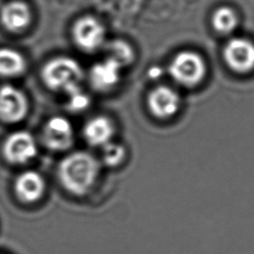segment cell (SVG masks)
Returning a JSON list of instances; mask_svg holds the SVG:
<instances>
[{
    "instance_id": "obj_6",
    "label": "cell",
    "mask_w": 254,
    "mask_h": 254,
    "mask_svg": "<svg viewBox=\"0 0 254 254\" xmlns=\"http://www.w3.org/2000/svg\"><path fill=\"white\" fill-rule=\"evenodd\" d=\"M35 138L27 131H17L10 134L3 145V155L11 164H25L37 154Z\"/></svg>"
},
{
    "instance_id": "obj_1",
    "label": "cell",
    "mask_w": 254,
    "mask_h": 254,
    "mask_svg": "<svg viewBox=\"0 0 254 254\" xmlns=\"http://www.w3.org/2000/svg\"><path fill=\"white\" fill-rule=\"evenodd\" d=\"M99 173L98 161L87 152H74L62 160L58 175L63 187L72 194H85Z\"/></svg>"
},
{
    "instance_id": "obj_2",
    "label": "cell",
    "mask_w": 254,
    "mask_h": 254,
    "mask_svg": "<svg viewBox=\"0 0 254 254\" xmlns=\"http://www.w3.org/2000/svg\"><path fill=\"white\" fill-rule=\"evenodd\" d=\"M42 77L48 87L54 90L68 93L80 87L83 77L80 64L73 59L59 57L49 61L42 69Z\"/></svg>"
},
{
    "instance_id": "obj_10",
    "label": "cell",
    "mask_w": 254,
    "mask_h": 254,
    "mask_svg": "<svg viewBox=\"0 0 254 254\" xmlns=\"http://www.w3.org/2000/svg\"><path fill=\"white\" fill-rule=\"evenodd\" d=\"M32 12L29 5L21 0L6 2L0 9V22L11 32H20L29 26Z\"/></svg>"
},
{
    "instance_id": "obj_11",
    "label": "cell",
    "mask_w": 254,
    "mask_h": 254,
    "mask_svg": "<svg viewBox=\"0 0 254 254\" xmlns=\"http://www.w3.org/2000/svg\"><path fill=\"white\" fill-rule=\"evenodd\" d=\"M121 68L122 66L115 61L106 58L102 62L91 66L89 71V81L95 89L99 91H107L118 83Z\"/></svg>"
},
{
    "instance_id": "obj_5",
    "label": "cell",
    "mask_w": 254,
    "mask_h": 254,
    "mask_svg": "<svg viewBox=\"0 0 254 254\" xmlns=\"http://www.w3.org/2000/svg\"><path fill=\"white\" fill-rule=\"evenodd\" d=\"M223 58L234 71L249 72L254 69V43L247 38H232L223 49Z\"/></svg>"
},
{
    "instance_id": "obj_12",
    "label": "cell",
    "mask_w": 254,
    "mask_h": 254,
    "mask_svg": "<svg viewBox=\"0 0 254 254\" xmlns=\"http://www.w3.org/2000/svg\"><path fill=\"white\" fill-rule=\"evenodd\" d=\"M45 191V181L43 177L34 171L22 173L15 182V192L24 202H35L39 200Z\"/></svg>"
},
{
    "instance_id": "obj_9",
    "label": "cell",
    "mask_w": 254,
    "mask_h": 254,
    "mask_svg": "<svg viewBox=\"0 0 254 254\" xmlns=\"http://www.w3.org/2000/svg\"><path fill=\"white\" fill-rule=\"evenodd\" d=\"M148 106L156 117L170 118L179 111L181 107V96L175 88L160 85L150 92Z\"/></svg>"
},
{
    "instance_id": "obj_14",
    "label": "cell",
    "mask_w": 254,
    "mask_h": 254,
    "mask_svg": "<svg viewBox=\"0 0 254 254\" xmlns=\"http://www.w3.org/2000/svg\"><path fill=\"white\" fill-rule=\"evenodd\" d=\"M24 57L10 48L0 49V76L12 77L22 74L26 69Z\"/></svg>"
},
{
    "instance_id": "obj_16",
    "label": "cell",
    "mask_w": 254,
    "mask_h": 254,
    "mask_svg": "<svg viewBox=\"0 0 254 254\" xmlns=\"http://www.w3.org/2000/svg\"><path fill=\"white\" fill-rule=\"evenodd\" d=\"M107 58L112 59L122 67L132 63L134 52L132 47L122 40H114L106 45Z\"/></svg>"
},
{
    "instance_id": "obj_7",
    "label": "cell",
    "mask_w": 254,
    "mask_h": 254,
    "mask_svg": "<svg viewBox=\"0 0 254 254\" xmlns=\"http://www.w3.org/2000/svg\"><path fill=\"white\" fill-rule=\"evenodd\" d=\"M29 103L19 88L5 84L0 87V119L6 123L21 121L27 114Z\"/></svg>"
},
{
    "instance_id": "obj_13",
    "label": "cell",
    "mask_w": 254,
    "mask_h": 254,
    "mask_svg": "<svg viewBox=\"0 0 254 254\" xmlns=\"http://www.w3.org/2000/svg\"><path fill=\"white\" fill-rule=\"evenodd\" d=\"M114 133L111 120L105 116H95L88 120L83 128V136L92 146H104L110 142Z\"/></svg>"
},
{
    "instance_id": "obj_15",
    "label": "cell",
    "mask_w": 254,
    "mask_h": 254,
    "mask_svg": "<svg viewBox=\"0 0 254 254\" xmlns=\"http://www.w3.org/2000/svg\"><path fill=\"white\" fill-rule=\"evenodd\" d=\"M238 15L230 6H219L216 8L211 17L213 28L222 35L231 34L238 26Z\"/></svg>"
},
{
    "instance_id": "obj_17",
    "label": "cell",
    "mask_w": 254,
    "mask_h": 254,
    "mask_svg": "<svg viewBox=\"0 0 254 254\" xmlns=\"http://www.w3.org/2000/svg\"><path fill=\"white\" fill-rule=\"evenodd\" d=\"M124 157L125 149L122 145L109 142L103 146L102 160L105 165L115 167L124 160Z\"/></svg>"
},
{
    "instance_id": "obj_19",
    "label": "cell",
    "mask_w": 254,
    "mask_h": 254,
    "mask_svg": "<svg viewBox=\"0 0 254 254\" xmlns=\"http://www.w3.org/2000/svg\"><path fill=\"white\" fill-rule=\"evenodd\" d=\"M149 76L153 77V78H158L161 76V68L158 66H154L152 68H150L149 70Z\"/></svg>"
},
{
    "instance_id": "obj_4",
    "label": "cell",
    "mask_w": 254,
    "mask_h": 254,
    "mask_svg": "<svg viewBox=\"0 0 254 254\" xmlns=\"http://www.w3.org/2000/svg\"><path fill=\"white\" fill-rule=\"evenodd\" d=\"M72 37L75 44L85 52H94L104 45L105 28L93 16L78 18L72 26Z\"/></svg>"
},
{
    "instance_id": "obj_3",
    "label": "cell",
    "mask_w": 254,
    "mask_h": 254,
    "mask_svg": "<svg viewBox=\"0 0 254 254\" xmlns=\"http://www.w3.org/2000/svg\"><path fill=\"white\" fill-rule=\"evenodd\" d=\"M172 78L187 87L197 85L205 76L206 64L203 58L193 51H182L177 54L169 65Z\"/></svg>"
},
{
    "instance_id": "obj_8",
    "label": "cell",
    "mask_w": 254,
    "mask_h": 254,
    "mask_svg": "<svg viewBox=\"0 0 254 254\" xmlns=\"http://www.w3.org/2000/svg\"><path fill=\"white\" fill-rule=\"evenodd\" d=\"M43 140L48 148L55 151H64L73 143V128L64 117H52L43 130Z\"/></svg>"
},
{
    "instance_id": "obj_18",
    "label": "cell",
    "mask_w": 254,
    "mask_h": 254,
    "mask_svg": "<svg viewBox=\"0 0 254 254\" xmlns=\"http://www.w3.org/2000/svg\"><path fill=\"white\" fill-rule=\"evenodd\" d=\"M68 100H67V106L72 111H82L86 109L90 103V99L88 95L81 90L80 87H77L68 93H66Z\"/></svg>"
}]
</instances>
